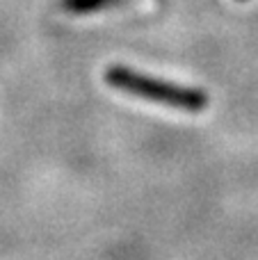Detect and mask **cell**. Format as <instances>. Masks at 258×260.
Returning a JSON list of instances; mask_svg holds the SVG:
<instances>
[{"instance_id":"7a4b0ae2","label":"cell","mask_w":258,"mask_h":260,"mask_svg":"<svg viewBox=\"0 0 258 260\" xmlns=\"http://www.w3.org/2000/svg\"><path fill=\"white\" fill-rule=\"evenodd\" d=\"M117 3H121V0H64V9H69L73 14H89L105 7H112Z\"/></svg>"},{"instance_id":"6da1fadb","label":"cell","mask_w":258,"mask_h":260,"mask_svg":"<svg viewBox=\"0 0 258 260\" xmlns=\"http://www.w3.org/2000/svg\"><path fill=\"white\" fill-rule=\"evenodd\" d=\"M105 80H108V85L114 87V89L128 91V94H133V96H140V99L153 101V103H160V105L187 110V112H197V110H204L206 105H208V96H206L204 91L169 85V82L155 80V78H149V76H144V73L131 71V69H126V67L108 69Z\"/></svg>"}]
</instances>
